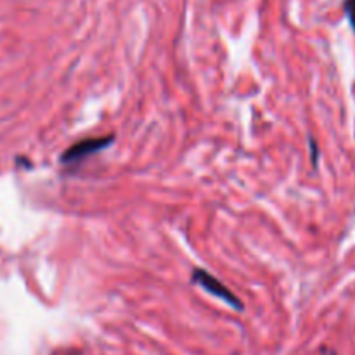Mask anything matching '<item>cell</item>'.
<instances>
[{"label": "cell", "mask_w": 355, "mask_h": 355, "mask_svg": "<svg viewBox=\"0 0 355 355\" xmlns=\"http://www.w3.org/2000/svg\"><path fill=\"white\" fill-rule=\"evenodd\" d=\"M345 10H347V16H349L350 19V24H352L355 31V0H345Z\"/></svg>", "instance_id": "3957f363"}, {"label": "cell", "mask_w": 355, "mask_h": 355, "mask_svg": "<svg viewBox=\"0 0 355 355\" xmlns=\"http://www.w3.org/2000/svg\"><path fill=\"white\" fill-rule=\"evenodd\" d=\"M52 355H82V352H80V350L68 349V350H55V352Z\"/></svg>", "instance_id": "277c9868"}, {"label": "cell", "mask_w": 355, "mask_h": 355, "mask_svg": "<svg viewBox=\"0 0 355 355\" xmlns=\"http://www.w3.org/2000/svg\"><path fill=\"white\" fill-rule=\"evenodd\" d=\"M113 141H114L113 135H107V137H96V139H83V141L69 146V148L62 153L61 163L62 165H73V163L82 162V159H85L87 156H92L96 155V153H101L103 149H106L107 146L113 144Z\"/></svg>", "instance_id": "6da1fadb"}, {"label": "cell", "mask_w": 355, "mask_h": 355, "mask_svg": "<svg viewBox=\"0 0 355 355\" xmlns=\"http://www.w3.org/2000/svg\"><path fill=\"white\" fill-rule=\"evenodd\" d=\"M191 279H193L194 284H200L205 291H208V293H211L214 297L220 298V300H224L225 304L234 307L236 311H243V304L239 302V298L236 297L232 291H229V288H225L220 281L215 279L210 272H207V270L203 269H194L193 277H191Z\"/></svg>", "instance_id": "7a4b0ae2"}]
</instances>
